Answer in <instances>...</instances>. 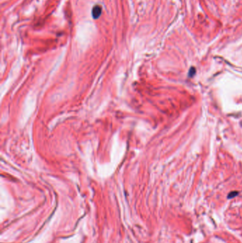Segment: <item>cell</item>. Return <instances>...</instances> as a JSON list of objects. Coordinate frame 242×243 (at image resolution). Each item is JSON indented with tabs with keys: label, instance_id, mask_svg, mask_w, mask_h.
Here are the masks:
<instances>
[{
	"label": "cell",
	"instance_id": "obj_1",
	"mask_svg": "<svg viewBox=\"0 0 242 243\" xmlns=\"http://www.w3.org/2000/svg\"><path fill=\"white\" fill-rule=\"evenodd\" d=\"M102 10V7L99 6V5H96V6H94L93 7V9H92V17H93L94 19H98V18L100 16V15H101Z\"/></svg>",
	"mask_w": 242,
	"mask_h": 243
},
{
	"label": "cell",
	"instance_id": "obj_2",
	"mask_svg": "<svg viewBox=\"0 0 242 243\" xmlns=\"http://www.w3.org/2000/svg\"><path fill=\"white\" fill-rule=\"evenodd\" d=\"M195 74V69H194V68H191L190 69V71H189V73H188V76L189 77H192L194 76V75Z\"/></svg>",
	"mask_w": 242,
	"mask_h": 243
},
{
	"label": "cell",
	"instance_id": "obj_3",
	"mask_svg": "<svg viewBox=\"0 0 242 243\" xmlns=\"http://www.w3.org/2000/svg\"><path fill=\"white\" fill-rule=\"evenodd\" d=\"M238 194V192H232V193H230V194L229 195V196H228V198H234V196H236V195Z\"/></svg>",
	"mask_w": 242,
	"mask_h": 243
}]
</instances>
